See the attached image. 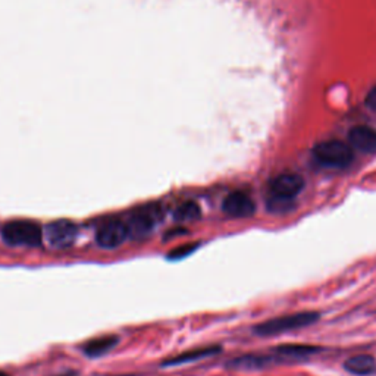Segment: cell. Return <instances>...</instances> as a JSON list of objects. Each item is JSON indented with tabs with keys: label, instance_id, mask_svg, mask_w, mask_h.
<instances>
[{
	"label": "cell",
	"instance_id": "6da1fadb",
	"mask_svg": "<svg viewBox=\"0 0 376 376\" xmlns=\"http://www.w3.org/2000/svg\"><path fill=\"white\" fill-rule=\"evenodd\" d=\"M304 188V179L299 174H281L270 181V199L267 201L272 211L284 212L291 207L292 200Z\"/></svg>",
	"mask_w": 376,
	"mask_h": 376
},
{
	"label": "cell",
	"instance_id": "7a4b0ae2",
	"mask_svg": "<svg viewBox=\"0 0 376 376\" xmlns=\"http://www.w3.org/2000/svg\"><path fill=\"white\" fill-rule=\"evenodd\" d=\"M2 238L13 247H40L43 243V231L33 221H11L2 228Z\"/></svg>",
	"mask_w": 376,
	"mask_h": 376
},
{
	"label": "cell",
	"instance_id": "3957f363",
	"mask_svg": "<svg viewBox=\"0 0 376 376\" xmlns=\"http://www.w3.org/2000/svg\"><path fill=\"white\" fill-rule=\"evenodd\" d=\"M319 319L318 313L313 311H303V313H294V315H287L280 316L275 319L266 321L258 326H255V333L259 337H274L277 333L299 329L315 324Z\"/></svg>",
	"mask_w": 376,
	"mask_h": 376
},
{
	"label": "cell",
	"instance_id": "277c9868",
	"mask_svg": "<svg viewBox=\"0 0 376 376\" xmlns=\"http://www.w3.org/2000/svg\"><path fill=\"white\" fill-rule=\"evenodd\" d=\"M163 214L162 209L157 204H144L140 206L138 209L128 216L127 225L130 229V237L143 240L145 237H149L155 228L162 222Z\"/></svg>",
	"mask_w": 376,
	"mask_h": 376
},
{
	"label": "cell",
	"instance_id": "5b68a950",
	"mask_svg": "<svg viewBox=\"0 0 376 376\" xmlns=\"http://www.w3.org/2000/svg\"><path fill=\"white\" fill-rule=\"evenodd\" d=\"M313 156L315 159L328 168H345L353 160V150L348 144L332 140L319 143L313 149Z\"/></svg>",
	"mask_w": 376,
	"mask_h": 376
},
{
	"label": "cell",
	"instance_id": "8992f818",
	"mask_svg": "<svg viewBox=\"0 0 376 376\" xmlns=\"http://www.w3.org/2000/svg\"><path fill=\"white\" fill-rule=\"evenodd\" d=\"M45 236L50 247L64 250L75 243L78 237V226L72 221L59 219L46 225Z\"/></svg>",
	"mask_w": 376,
	"mask_h": 376
},
{
	"label": "cell",
	"instance_id": "52a82bcc",
	"mask_svg": "<svg viewBox=\"0 0 376 376\" xmlns=\"http://www.w3.org/2000/svg\"><path fill=\"white\" fill-rule=\"evenodd\" d=\"M130 238V229L127 222L119 219L106 221L96 231V243L106 250L116 248Z\"/></svg>",
	"mask_w": 376,
	"mask_h": 376
},
{
	"label": "cell",
	"instance_id": "ba28073f",
	"mask_svg": "<svg viewBox=\"0 0 376 376\" xmlns=\"http://www.w3.org/2000/svg\"><path fill=\"white\" fill-rule=\"evenodd\" d=\"M222 211L231 218H250L256 212V204L248 194L236 192L228 194L222 201Z\"/></svg>",
	"mask_w": 376,
	"mask_h": 376
},
{
	"label": "cell",
	"instance_id": "9c48e42d",
	"mask_svg": "<svg viewBox=\"0 0 376 376\" xmlns=\"http://www.w3.org/2000/svg\"><path fill=\"white\" fill-rule=\"evenodd\" d=\"M348 141L354 149L365 153L376 152V131L370 127H354L348 134Z\"/></svg>",
	"mask_w": 376,
	"mask_h": 376
},
{
	"label": "cell",
	"instance_id": "30bf717a",
	"mask_svg": "<svg viewBox=\"0 0 376 376\" xmlns=\"http://www.w3.org/2000/svg\"><path fill=\"white\" fill-rule=\"evenodd\" d=\"M119 343V337L118 336H103L94 340H90L89 343H86L82 345V353L86 354L87 358L96 359L103 356V354L109 353L111 350H114Z\"/></svg>",
	"mask_w": 376,
	"mask_h": 376
},
{
	"label": "cell",
	"instance_id": "8fae6325",
	"mask_svg": "<svg viewBox=\"0 0 376 376\" xmlns=\"http://www.w3.org/2000/svg\"><path fill=\"white\" fill-rule=\"evenodd\" d=\"M221 348L214 345V347H204V348H196V350H188L185 353L178 354L175 358H171L166 362H163V366H179V365H187L193 363L201 359H206L209 356H214V354L219 353Z\"/></svg>",
	"mask_w": 376,
	"mask_h": 376
},
{
	"label": "cell",
	"instance_id": "7c38bea8",
	"mask_svg": "<svg viewBox=\"0 0 376 376\" xmlns=\"http://www.w3.org/2000/svg\"><path fill=\"white\" fill-rule=\"evenodd\" d=\"M344 367L353 375L369 376L376 372V360L372 356H367V354H359V356L350 358Z\"/></svg>",
	"mask_w": 376,
	"mask_h": 376
},
{
	"label": "cell",
	"instance_id": "4fadbf2b",
	"mask_svg": "<svg viewBox=\"0 0 376 376\" xmlns=\"http://www.w3.org/2000/svg\"><path fill=\"white\" fill-rule=\"evenodd\" d=\"M275 351L281 358L297 360V359H306L310 356V354L318 353L319 348L311 345H281Z\"/></svg>",
	"mask_w": 376,
	"mask_h": 376
},
{
	"label": "cell",
	"instance_id": "5bb4252c",
	"mask_svg": "<svg viewBox=\"0 0 376 376\" xmlns=\"http://www.w3.org/2000/svg\"><path fill=\"white\" fill-rule=\"evenodd\" d=\"M200 215H201L200 206L193 200H187V201L181 203L179 206H177V209L174 211V219L178 222L196 221L200 218Z\"/></svg>",
	"mask_w": 376,
	"mask_h": 376
},
{
	"label": "cell",
	"instance_id": "9a60e30c",
	"mask_svg": "<svg viewBox=\"0 0 376 376\" xmlns=\"http://www.w3.org/2000/svg\"><path fill=\"white\" fill-rule=\"evenodd\" d=\"M199 245H200V244H197V243H190V244L187 243V244H182V245L174 248L172 252H170L168 259H172V260H181V259H184V258H187V256H190L192 253H194V250H197Z\"/></svg>",
	"mask_w": 376,
	"mask_h": 376
},
{
	"label": "cell",
	"instance_id": "2e32d148",
	"mask_svg": "<svg viewBox=\"0 0 376 376\" xmlns=\"http://www.w3.org/2000/svg\"><path fill=\"white\" fill-rule=\"evenodd\" d=\"M366 104H367V108L372 109V111H376V87H373L367 97H366Z\"/></svg>",
	"mask_w": 376,
	"mask_h": 376
},
{
	"label": "cell",
	"instance_id": "e0dca14e",
	"mask_svg": "<svg viewBox=\"0 0 376 376\" xmlns=\"http://www.w3.org/2000/svg\"><path fill=\"white\" fill-rule=\"evenodd\" d=\"M53 376H78L75 372H65V373H59V375H53Z\"/></svg>",
	"mask_w": 376,
	"mask_h": 376
},
{
	"label": "cell",
	"instance_id": "ac0fdd59",
	"mask_svg": "<svg viewBox=\"0 0 376 376\" xmlns=\"http://www.w3.org/2000/svg\"><path fill=\"white\" fill-rule=\"evenodd\" d=\"M0 376H9V375H6V373H4V372H0Z\"/></svg>",
	"mask_w": 376,
	"mask_h": 376
}]
</instances>
